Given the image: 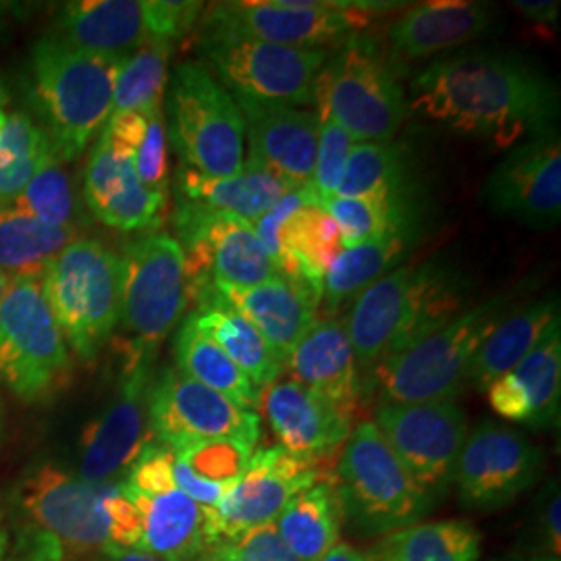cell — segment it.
I'll use <instances>...</instances> for the list:
<instances>
[{
	"label": "cell",
	"instance_id": "6",
	"mask_svg": "<svg viewBox=\"0 0 561 561\" xmlns=\"http://www.w3.org/2000/svg\"><path fill=\"white\" fill-rule=\"evenodd\" d=\"M41 280L67 345L81 360H96L121 321L119 256L101 241H71Z\"/></svg>",
	"mask_w": 561,
	"mask_h": 561
},
{
	"label": "cell",
	"instance_id": "3",
	"mask_svg": "<svg viewBox=\"0 0 561 561\" xmlns=\"http://www.w3.org/2000/svg\"><path fill=\"white\" fill-rule=\"evenodd\" d=\"M522 289L502 291L466 308L439 331L373 370L385 403L454 401L468 385V370L486 337L516 308Z\"/></svg>",
	"mask_w": 561,
	"mask_h": 561
},
{
	"label": "cell",
	"instance_id": "15",
	"mask_svg": "<svg viewBox=\"0 0 561 561\" xmlns=\"http://www.w3.org/2000/svg\"><path fill=\"white\" fill-rule=\"evenodd\" d=\"M152 442L171 449L206 439H238L256 447L261 416L185 377L178 368L154 375L150 393Z\"/></svg>",
	"mask_w": 561,
	"mask_h": 561
},
{
	"label": "cell",
	"instance_id": "59",
	"mask_svg": "<svg viewBox=\"0 0 561 561\" xmlns=\"http://www.w3.org/2000/svg\"><path fill=\"white\" fill-rule=\"evenodd\" d=\"M7 117H9V115H4V111H2V108H0V131H2V127H4V123H7Z\"/></svg>",
	"mask_w": 561,
	"mask_h": 561
},
{
	"label": "cell",
	"instance_id": "44",
	"mask_svg": "<svg viewBox=\"0 0 561 561\" xmlns=\"http://www.w3.org/2000/svg\"><path fill=\"white\" fill-rule=\"evenodd\" d=\"M204 4L198 0H144L148 41H183L201 21Z\"/></svg>",
	"mask_w": 561,
	"mask_h": 561
},
{
	"label": "cell",
	"instance_id": "24",
	"mask_svg": "<svg viewBox=\"0 0 561 561\" xmlns=\"http://www.w3.org/2000/svg\"><path fill=\"white\" fill-rule=\"evenodd\" d=\"M125 486V484H123ZM141 516L140 551L161 561H198L217 545L208 507L181 491L144 495L125 486Z\"/></svg>",
	"mask_w": 561,
	"mask_h": 561
},
{
	"label": "cell",
	"instance_id": "40",
	"mask_svg": "<svg viewBox=\"0 0 561 561\" xmlns=\"http://www.w3.org/2000/svg\"><path fill=\"white\" fill-rule=\"evenodd\" d=\"M50 154L46 134L25 113L7 117L0 131V206L20 196Z\"/></svg>",
	"mask_w": 561,
	"mask_h": 561
},
{
	"label": "cell",
	"instance_id": "28",
	"mask_svg": "<svg viewBox=\"0 0 561 561\" xmlns=\"http://www.w3.org/2000/svg\"><path fill=\"white\" fill-rule=\"evenodd\" d=\"M55 34L92 55L125 59L146 38L144 0H80L60 11Z\"/></svg>",
	"mask_w": 561,
	"mask_h": 561
},
{
	"label": "cell",
	"instance_id": "22",
	"mask_svg": "<svg viewBox=\"0 0 561 561\" xmlns=\"http://www.w3.org/2000/svg\"><path fill=\"white\" fill-rule=\"evenodd\" d=\"M495 13L484 2L435 0L414 4L387 27L385 50L398 67L428 59L443 50L489 34Z\"/></svg>",
	"mask_w": 561,
	"mask_h": 561
},
{
	"label": "cell",
	"instance_id": "9",
	"mask_svg": "<svg viewBox=\"0 0 561 561\" xmlns=\"http://www.w3.org/2000/svg\"><path fill=\"white\" fill-rule=\"evenodd\" d=\"M121 482H90L55 463L30 468L13 491L25 526L46 533L69 556L113 549V502Z\"/></svg>",
	"mask_w": 561,
	"mask_h": 561
},
{
	"label": "cell",
	"instance_id": "33",
	"mask_svg": "<svg viewBox=\"0 0 561 561\" xmlns=\"http://www.w3.org/2000/svg\"><path fill=\"white\" fill-rule=\"evenodd\" d=\"M481 533L466 520L416 522L370 547V561H479Z\"/></svg>",
	"mask_w": 561,
	"mask_h": 561
},
{
	"label": "cell",
	"instance_id": "12",
	"mask_svg": "<svg viewBox=\"0 0 561 561\" xmlns=\"http://www.w3.org/2000/svg\"><path fill=\"white\" fill-rule=\"evenodd\" d=\"M198 44L208 71L233 96L294 106L314 104L317 80L331 55L329 48H296L221 34H201Z\"/></svg>",
	"mask_w": 561,
	"mask_h": 561
},
{
	"label": "cell",
	"instance_id": "36",
	"mask_svg": "<svg viewBox=\"0 0 561 561\" xmlns=\"http://www.w3.org/2000/svg\"><path fill=\"white\" fill-rule=\"evenodd\" d=\"M335 196L400 198L414 196L410 157L400 141L354 144Z\"/></svg>",
	"mask_w": 561,
	"mask_h": 561
},
{
	"label": "cell",
	"instance_id": "48",
	"mask_svg": "<svg viewBox=\"0 0 561 561\" xmlns=\"http://www.w3.org/2000/svg\"><path fill=\"white\" fill-rule=\"evenodd\" d=\"M0 561H67L59 542L46 533L23 526L18 537L9 541Z\"/></svg>",
	"mask_w": 561,
	"mask_h": 561
},
{
	"label": "cell",
	"instance_id": "8",
	"mask_svg": "<svg viewBox=\"0 0 561 561\" xmlns=\"http://www.w3.org/2000/svg\"><path fill=\"white\" fill-rule=\"evenodd\" d=\"M401 2H324V0H245L215 2L204 9L201 34L296 48L341 46L375 15L400 9Z\"/></svg>",
	"mask_w": 561,
	"mask_h": 561
},
{
	"label": "cell",
	"instance_id": "13",
	"mask_svg": "<svg viewBox=\"0 0 561 561\" xmlns=\"http://www.w3.org/2000/svg\"><path fill=\"white\" fill-rule=\"evenodd\" d=\"M154 356L127 343L119 389L101 416L90 422L80 442V472L90 482H115L127 474L141 449L152 442L150 393L154 382Z\"/></svg>",
	"mask_w": 561,
	"mask_h": 561
},
{
	"label": "cell",
	"instance_id": "17",
	"mask_svg": "<svg viewBox=\"0 0 561 561\" xmlns=\"http://www.w3.org/2000/svg\"><path fill=\"white\" fill-rule=\"evenodd\" d=\"M324 461L294 456L280 445L254 451L248 470L229 484L221 502L208 507L215 539L231 542L250 528L273 524L298 493L333 479L327 477Z\"/></svg>",
	"mask_w": 561,
	"mask_h": 561
},
{
	"label": "cell",
	"instance_id": "29",
	"mask_svg": "<svg viewBox=\"0 0 561 561\" xmlns=\"http://www.w3.org/2000/svg\"><path fill=\"white\" fill-rule=\"evenodd\" d=\"M558 317V294H549L524 308H514L477 352L468 370V385L484 391L495 379L514 370Z\"/></svg>",
	"mask_w": 561,
	"mask_h": 561
},
{
	"label": "cell",
	"instance_id": "23",
	"mask_svg": "<svg viewBox=\"0 0 561 561\" xmlns=\"http://www.w3.org/2000/svg\"><path fill=\"white\" fill-rule=\"evenodd\" d=\"M283 368L289 370L291 381L308 387L354 419L364 396V382L345 322H314L287 354Z\"/></svg>",
	"mask_w": 561,
	"mask_h": 561
},
{
	"label": "cell",
	"instance_id": "45",
	"mask_svg": "<svg viewBox=\"0 0 561 561\" xmlns=\"http://www.w3.org/2000/svg\"><path fill=\"white\" fill-rule=\"evenodd\" d=\"M134 169L138 180L144 183L146 190L167 196L169 192V138H167V125L164 113H157L148 117L146 134L141 138L140 146L136 148Z\"/></svg>",
	"mask_w": 561,
	"mask_h": 561
},
{
	"label": "cell",
	"instance_id": "7",
	"mask_svg": "<svg viewBox=\"0 0 561 561\" xmlns=\"http://www.w3.org/2000/svg\"><path fill=\"white\" fill-rule=\"evenodd\" d=\"M167 138L181 164L208 178L243 167V117L229 90L204 65L185 60L167 83Z\"/></svg>",
	"mask_w": 561,
	"mask_h": 561
},
{
	"label": "cell",
	"instance_id": "46",
	"mask_svg": "<svg viewBox=\"0 0 561 561\" xmlns=\"http://www.w3.org/2000/svg\"><path fill=\"white\" fill-rule=\"evenodd\" d=\"M173 449L162 443L150 442L136 461L127 470L125 486L144 493V495H161L175 491V479H173Z\"/></svg>",
	"mask_w": 561,
	"mask_h": 561
},
{
	"label": "cell",
	"instance_id": "56",
	"mask_svg": "<svg viewBox=\"0 0 561 561\" xmlns=\"http://www.w3.org/2000/svg\"><path fill=\"white\" fill-rule=\"evenodd\" d=\"M9 545V535H7V528H4V522H2V510H0V556L4 553Z\"/></svg>",
	"mask_w": 561,
	"mask_h": 561
},
{
	"label": "cell",
	"instance_id": "37",
	"mask_svg": "<svg viewBox=\"0 0 561 561\" xmlns=\"http://www.w3.org/2000/svg\"><path fill=\"white\" fill-rule=\"evenodd\" d=\"M331 219L337 222L341 245L354 248L364 241L377 240L403 227L421 225L419 204L414 196L400 198H343L329 196L321 201Z\"/></svg>",
	"mask_w": 561,
	"mask_h": 561
},
{
	"label": "cell",
	"instance_id": "54",
	"mask_svg": "<svg viewBox=\"0 0 561 561\" xmlns=\"http://www.w3.org/2000/svg\"><path fill=\"white\" fill-rule=\"evenodd\" d=\"M101 561H161L148 553H144L140 549H111L106 553H102Z\"/></svg>",
	"mask_w": 561,
	"mask_h": 561
},
{
	"label": "cell",
	"instance_id": "47",
	"mask_svg": "<svg viewBox=\"0 0 561 561\" xmlns=\"http://www.w3.org/2000/svg\"><path fill=\"white\" fill-rule=\"evenodd\" d=\"M231 545L243 561H300L279 539L273 524H262L241 533Z\"/></svg>",
	"mask_w": 561,
	"mask_h": 561
},
{
	"label": "cell",
	"instance_id": "35",
	"mask_svg": "<svg viewBox=\"0 0 561 561\" xmlns=\"http://www.w3.org/2000/svg\"><path fill=\"white\" fill-rule=\"evenodd\" d=\"M78 240L76 227H53L9 204L0 206V271L9 277H42L44 268Z\"/></svg>",
	"mask_w": 561,
	"mask_h": 561
},
{
	"label": "cell",
	"instance_id": "27",
	"mask_svg": "<svg viewBox=\"0 0 561 561\" xmlns=\"http://www.w3.org/2000/svg\"><path fill=\"white\" fill-rule=\"evenodd\" d=\"M296 187L298 185L280 180L279 175L254 162H243L240 171L229 178H208L180 164L175 178V196L180 201L248 222L259 221L264 213Z\"/></svg>",
	"mask_w": 561,
	"mask_h": 561
},
{
	"label": "cell",
	"instance_id": "51",
	"mask_svg": "<svg viewBox=\"0 0 561 561\" xmlns=\"http://www.w3.org/2000/svg\"><path fill=\"white\" fill-rule=\"evenodd\" d=\"M512 4L533 25L545 27L549 34H553V30L558 27L560 2H551V0H516Z\"/></svg>",
	"mask_w": 561,
	"mask_h": 561
},
{
	"label": "cell",
	"instance_id": "10",
	"mask_svg": "<svg viewBox=\"0 0 561 561\" xmlns=\"http://www.w3.org/2000/svg\"><path fill=\"white\" fill-rule=\"evenodd\" d=\"M41 277H15L0 304V381L23 401L50 400L71 377V356Z\"/></svg>",
	"mask_w": 561,
	"mask_h": 561
},
{
	"label": "cell",
	"instance_id": "26",
	"mask_svg": "<svg viewBox=\"0 0 561 561\" xmlns=\"http://www.w3.org/2000/svg\"><path fill=\"white\" fill-rule=\"evenodd\" d=\"M412 277L414 264L398 266L368 285L354 300L345 331L356 356L362 382L364 373L375 370L393 345L408 308Z\"/></svg>",
	"mask_w": 561,
	"mask_h": 561
},
{
	"label": "cell",
	"instance_id": "2",
	"mask_svg": "<svg viewBox=\"0 0 561 561\" xmlns=\"http://www.w3.org/2000/svg\"><path fill=\"white\" fill-rule=\"evenodd\" d=\"M121 60L80 50L55 32L34 44L32 99L57 161H76L101 134L113 113Z\"/></svg>",
	"mask_w": 561,
	"mask_h": 561
},
{
	"label": "cell",
	"instance_id": "20",
	"mask_svg": "<svg viewBox=\"0 0 561 561\" xmlns=\"http://www.w3.org/2000/svg\"><path fill=\"white\" fill-rule=\"evenodd\" d=\"M261 410L283 449L329 460L352 433V416L300 382L275 381L261 391Z\"/></svg>",
	"mask_w": 561,
	"mask_h": 561
},
{
	"label": "cell",
	"instance_id": "5",
	"mask_svg": "<svg viewBox=\"0 0 561 561\" xmlns=\"http://www.w3.org/2000/svg\"><path fill=\"white\" fill-rule=\"evenodd\" d=\"M343 516L364 535H387L421 522L435 503L373 421H362L343 443L335 468Z\"/></svg>",
	"mask_w": 561,
	"mask_h": 561
},
{
	"label": "cell",
	"instance_id": "38",
	"mask_svg": "<svg viewBox=\"0 0 561 561\" xmlns=\"http://www.w3.org/2000/svg\"><path fill=\"white\" fill-rule=\"evenodd\" d=\"M171 55L173 44L144 41L121 60L113 92V113L134 111L146 117L162 113Z\"/></svg>",
	"mask_w": 561,
	"mask_h": 561
},
{
	"label": "cell",
	"instance_id": "14",
	"mask_svg": "<svg viewBox=\"0 0 561 561\" xmlns=\"http://www.w3.org/2000/svg\"><path fill=\"white\" fill-rule=\"evenodd\" d=\"M541 447L516 428L481 421L461 445L451 482L468 510L495 512L516 502L541 477Z\"/></svg>",
	"mask_w": 561,
	"mask_h": 561
},
{
	"label": "cell",
	"instance_id": "34",
	"mask_svg": "<svg viewBox=\"0 0 561 561\" xmlns=\"http://www.w3.org/2000/svg\"><path fill=\"white\" fill-rule=\"evenodd\" d=\"M175 368L185 377L238 403L243 410L261 408V391L250 382L221 347L210 340L194 314L181 322L173 343Z\"/></svg>",
	"mask_w": 561,
	"mask_h": 561
},
{
	"label": "cell",
	"instance_id": "25",
	"mask_svg": "<svg viewBox=\"0 0 561 561\" xmlns=\"http://www.w3.org/2000/svg\"><path fill=\"white\" fill-rule=\"evenodd\" d=\"M215 289L268 341L283 362L301 335L319 321L321 304L283 277L254 287L215 285Z\"/></svg>",
	"mask_w": 561,
	"mask_h": 561
},
{
	"label": "cell",
	"instance_id": "11",
	"mask_svg": "<svg viewBox=\"0 0 561 561\" xmlns=\"http://www.w3.org/2000/svg\"><path fill=\"white\" fill-rule=\"evenodd\" d=\"M121 259V324L129 345L157 356L190 304L185 259L180 241L148 233L125 245Z\"/></svg>",
	"mask_w": 561,
	"mask_h": 561
},
{
	"label": "cell",
	"instance_id": "50",
	"mask_svg": "<svg viewBox=\"0 0 561 561\" xmlns=\"http://www.w3.org/2000/svg\"><path fill=\"white\" fill-rule=\"evenodd\" d=\"M175 456V454H173ZM173 479H175V486L183 495H187L190 500L201 503L204 507H215L217 503L221 502L225 491L229 489V484H219V482H208L204 479H198L185 463H181L178 458L173 460Z\"/></svg>",
	"mask_w": 561,
	"mask_h": 561
},
{
	"label": "cell",
	"instance_id": "31",
	"mask_svg": "<svg viewBox=\"0 0 561 561\" xmlns=\"http://www.w3.org/2000/svg\"><path fill=\"white\" fill-rule=\"evenodd\" d=\"M421 240V225L403 227L385 233L377 240L364 241L360 245L345 248L327 271L322 285V310L333 314L341 304L356 300L362 291L391 273L403 256Z\"/></svg>",
	"mask_w": 561,
	"mask_h": 561
},
{
	"label": "cell",
	"instance_id": "53",
	"mask_svg": "<svg viewBox=\"0 0 561 561\" xmlns=\"http://www.w3.org/2000/svg\"><path fill=\"white\" fill-rule=\"evenodd\" d=\"M198 561H243L240 553L231 542H217L213 545Z\"/></svg>",
	"mask_w": 561,
	"mask_h": 561
},
{
	"label": "cell",
	"instance_id": "18",
	"mask_svg": "<svg viewBox=\"0 0 561 561\" xmlns=\"http://www.w3.org/2000/svg\"><path fill=\"white\" fill-rule=\"evenodd\" d=\"M491 213L533 229H551L561 217V141L558 127L516 144L484 181Z\"/></svg>",
	"mask_w": 561,
	"mask_h": 561
},
{
	"label": "cell",
	"instance_id": "57",
	"mask_svg": "<svg viewBox=\"0 0 561 561\" xmlns=\"http://www.w3.org/2000/svg\"><path fill=\"white\" fill-rule=\"evenodd\" d=\"M512 561H560V560H556V558H549V556H542V553H537V556H533V558H520V560H512Z\"/></svg>",
	"mask_w": 561,
	"mask_h": 561
},
{
	"label": "cell",
	"instance_id": "16",
	"mask_svg": "<svg viewBox=\"0 0 561 561\" xmlns=\"http://www.w3.org/2000/svg\"><path fill=\"white\" fill-rule=\"evenodd\" d=\"M373 422L426 491L433 495L447 491L470 431L468 419L456 401H379Z\"/></svg>",
	"mask_w": 561,
	"mask_h": 561
},
{
	"label": "cell",
	"instance_id": "32",
	"mask_svg": "<svg viewBox=\"0 0 561 561\" xmlns=\"http://www.w3.org/2000/svg\"><path fill=\"white\" fill-rule=\"evenodd\" d=\"M343 507L335 481L317 482L298 493L273 522L283 545L300 561H319L340 542Z\"/></svg>",
	"mask_w": 561,
	"mask_h": 561
},
{
	"label": "cell",
	"instance_id": "4",
	"mask_svg": "<svg viewBox=\"0 0 561 561\" xmlns=\"http://www.w3.org/2000/svg\"><path fill=\"white\" fill-rule=\"evenodd\" d=\"M400 78L385 44L358 32L324 62L314 90L317 113L337 121L354 141H391L405 119Z\"/></svg>",
	"mask_w": 561,
	"mask_h": 561
},
{
	"label": "cell",
	"instance_id": "19",
	"mask_svg": "<svg viewBox=\"0 0 561 561\" xmlns=\"http://www.w3.org/2000/svg\"><path fill=\"white\" fill-rule=\"evenodd\" d=\"M233 96V94H231ZM243 117L250 161L294 185H308L314 173L321 117L317 111L280 102L233 96Z\"/></svg>",
	"mask_w": 561,
	"mask_h": 561
},
{
	"label": "cell",
	"instance_id": "41",
	"mask_svg": "<svg viewBox=\"0 0 561 561\" xmlns=\"http://www.w3.org/2000/svg\"><path fill=\"white\" fill-rule=\"evenodd\" d=\"M9 206L53 227H71V219L76 215L73 187L55 154L42 162L36 175L15 201L9 202Z\"/></svg>",
	"mask_w": 561,
	"mask_h": 561
},
{
	"label": "cell",
	"instance_id": "55",
	"mask_svg": "<svg viewBox=\"0 0 561 561\" xmlns=\"http://www.w3.org/2000/svg\"><path fill=\"white\" fill-rule=\"evenodd\" d=\"M11 280H13V277H9L7 273H2V271H0V304L4 300V296H7L9 287H11Z\"/></svg>",
	"mask_w": 561,
	"mask_h": 561
},
{
	"label": "cell",
	"instance_id": "21",
	"mask_svg": "<svg viewBox=\"0 0 561 561\" xmlns=\"http://www.w3.org/2000/svg\"><path fill=\"white\" fill-rule=\"evenodd\" d=\"M83 194L99 221L125 233L161 227L167 196L154 194L138 180L131 154L99 138L83 175Z\"/></svg>",
	"mask_w": 561,
	"mask_h": 561
},
{
	"label": "cell",
	"instance_id": "58",
	"mask_svg": "<svg viewBox=\"0 0 561 561\" xmlns=\"http://www.w3.org/2000/svg\"><path fill=\"white\" fill-rule=\"evenodd\" d=\"M7 104V92H4V88H2V83H0V108Z\"/></svg>",
	"mask_w": 561,
	"mask_h": 561
},
{
	"label": "cell",
	"instance_id": "39",
	"mask_svg": "<svg viewBox=\"0 0 561 561\" xmlns=\"http://www.w3.org/2000/svg\"><path fill=\"white\" fill-rule=\"evenodd\" d=\"M530 405L533 428L556 426L561 400V327L560 317L547 327L541 341L524 360L510 370Z\"/></svg>",
	"mask_w": 561,
	"mask_h": 561
},
{
	"label": "cell",
	"instance_id": "49",
	"mask_svg": "<svg viewBox=\"0 0 561 561\" xmlns=\"http://www.w3.org/2000/svg\"><path fill=\"white\" fill-rule=\"evenodd\" d=\"M561 497L558 484H549L542 491V502L539 503L537 530L541 537V553L560 560L561 553Z\"/></svg>",
	"mask_w": 561,
	"mask_h": 561
},
{
	"label": "cell",
	"instance_id": "52",
	"mask_svg": "<svg viewBox=\"0 0 561 561\" xmlns=\"http://www.w3.org/2000/svg\"><path fill=\"white\" fill-rule=\"evenodd\" d=\"M319 561H370L366 558V553H362L358 549H354L352 545L337 542L329 553H324Z\"/></svg>",
	"mask_w": 561,
	"mask_h": 561
},
{
	"label": "cell",
	"instance_id": "42",
	"mask_svg": "<svg viewBox=\"0 0 561 561\" xmlns=\"http://www.w3.org/2000/svg\"><path fill=\"white\" fill-rule=\"evenodd\" d=\"M175 458L185 463L198 479L229 484L240 479L254 456V445L238 439H206L173 449Z\"/></svg>",
	"mask_w": 561,
	"mask_h": 561
},
{
	"label": "cell",
	"instance_id": "30",
	"mask_svg": "<svg viewBox=\"0 0 561 561\" xmlns=\"http://www.w3.org/2000/svg\"><path fill=\"white\" fill-rule=\"evenodd\" d=\"M192 314L202 331L221 347L259 391L279 381L283 370L279 354L217 289L198 301V310Z\"/></svg>",
	"mask_w": 561,
	"mask_h": 561
},
{
	"label": "cell",
	"instance_id": "1",
	"mask_svg": "<svg viewBox=\"0 0 561 561\" xmlns=\"http://www.w3.org/2000/svg\"><path fill=\"white\" fill-rule=\"evenodd\" d=\"M410 106L451 131L510 148L556 127L560 90L530 60L481 50L422 69L410 85Z\"/></svg>",
	"mask_w": 561,
	"mask_h": 561
},
{
	"label": "cell",
	"instance_id": "43",
	"mask_svg": "<svg viewBox=\"0 0 561 561\" xmlns=\"http://www.w3.org/2000/svg\"><path fill=\"white\" fill-rule=\"evenodd\" d=\"M354 148L352 136L331 117H321V134L317 146V161L310 185L319 192L321 201L335 196L340 187L345 162Z\"/></svg>",
	"mask_w": 561,
	"mask_h": 561
}]
</instances>
